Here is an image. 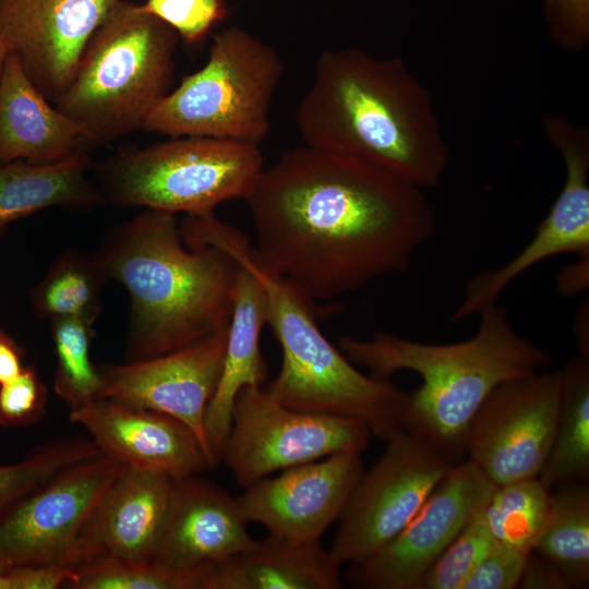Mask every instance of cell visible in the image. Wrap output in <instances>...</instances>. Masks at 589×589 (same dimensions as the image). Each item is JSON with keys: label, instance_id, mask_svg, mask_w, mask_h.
<instances>
[{"label": "cell", "instance_id": "cell-1", "mask_svg": "<svg viewBox=\"0 0 589 589\" xmlns=\"http://www.w3.org/2000/svg\"><path fill=\"white\" fill-rule=\"evenodd\" d=\"M245 201L257 259L310 301L404 272L436 229L423 189L309 145L264 169Z\"/></svg>", "mask_w": 589, "mask_h": 589}, {"label": "cell", "instance_id": "cell-2", "mask_svg": "<svg viewBox=\"0 0 589 589\" xmlns=\"http://www.w3.org/2000/svg\"><path fill=\"white\" fill-rule=\"evenodd\" d=\"M305 145L349 155L421 188L449 161L428 88L400 58L346 47L324 51L297 117Z\"/></svg>", "mask_w": 589, "mask_h": 589}, {"label": "cell", "instance_id": "cell-3", "mask_svg": "<svg viewBox=\"0 0 589 589\" xmlns=\"http://www.w3.org/2000/svg\"><path fill=\"white\" fill-rule=\"evenodd\" d=\"M130 296L127 362L193 345L229 324L238 261L184 243L176 214L145 208L113 226L95 252Z\"/></svg>", "mask_w": 589, "mask_h": 589}, {"label": "cell", "instance_id": "cell-4", "mask_svg": "<svg viewBox=\"0 0 589 589\" xmlns=\"http://www.w3.org/2000/svg\"><path fill=\"white\" fill-rule=\"evenodd\" d=\"M476 334L453 344H425L378 332L371 339L342 336L339 350L381 381L401 370L422 385L408 394L407 429L423 433L461 460L469 424L498 385L548 370L551 353L518 334L494 303L479 313Z\"/></svg>", "mask_w": 589, "mask_h": 589}, {"label": "cell", "instance_id": "cell-5", "mask_svg": "<svg viewBox=\"0 0 589 589\" xmlns=\"http://www.w3.org/2000/svg\"><path fill=\"white\" fill-rule=\"evenodd\" d=\"M178 39L141 4L120 0L94 33L55 107L94 145L143 129L170 92Z\"/></svg>", "mask_w": 589, "mask_h": 589}, {"label": "cell", "instance_id": "cell-6", "mask_svg": "<svg viewBox=\"0 0 589 589\" xmlns=\"http://www.w3.org/2000/svg\"><path fill=\"white\" fill-rule=\"evenodd\" d=\"M254 259L267 296V324L283 350L281 370L265 388L269 396L293 410L361 420L384 441L407 429L408 394L356 369L322 334L310 300L255 253Z\"/></svg>", "mask_w": 589, "mask_h": 589}, {"label": "cell", "instance_id": "cell-7", "mask_svg": "<svg viewBox=\"0 0 589 589\" xmlns=\"http://www.w3.org/2000/svg\"><path fill=\"white\" fill-rule=\"evenodd\" d=\"M263 170L260 145L207 136L172 137L95 166L109 203L194 216L214 214L225 201L247 200Z\"/></svg>", "mask_w": 589, "mask_h": 589}, {"label": "cell", "instance_id": "cell-8", "mask_svg": "<svg viewBox=\"0 0 589 589\" xmlns=\"http://www.w3.org/2000/svg\"><path fill=\"white\" fill-rule=\"evenodd\" d=\"M281 76L283 62L273 47L229 26L214 36L204 67L166 95L143 130L260 145L271 131V105Z\"/></svg>", "mask_w": 589, "mask_h": 589}, {"label": "cell", "instance_id": "cell-9", "mask_svg": "<svg viewBox=\"0 0 589 589\" xmlns=\"http://www.w3.org/2000/svg\"><path fill=\"white\" fill-rule=\"evenodd\" d=\"M373 436L361 420L287 408L260 386L236 396L219 462L243 489L294 466L338 453L364 452Z\"/></svg>", "mask_w": 589, "mask_h": 589}, {"label": "cell", "instance_id": "cell-10", "mask_svg": "<svg viewBox=\"0 0 589 589\" xmlns=\"http://www.w3.org/2000/svg\"><path fill=\"white\" fill-rule=\"evenodd\" d=\"M381 458L362 472L341 516L330 552L342 565L360 561L394 538L458 461L411 429L386 440Z\"/></svg>", "mask_w": 589, "mask_h": 589}, {"label": "cell", "instance_id": "cell-11", "mask_svg": "<svg viewBox=\"0 0 589 589\" xmlns=\"http://www.w3.org/2000/svg\"><path fill=\"white\" fill-rule=\"evenodd\" d=\"M127 465L104 454L75 462L0 514V565H77L83 527Z\"/></svg>", "mask_w": 589, "mask_h": 589}, {"label": "cell", "instance_id": "cell-12", "mask_svg": "<svg viewBox=\"0 0 589 589\" xmlns=\"http://www.w3.org/2000/svg\"><path fill=\"white\" fill-rule=\"evenodd\" d=\"M560 397V370L498 385L469 424L468 459L496 485L539 477L552 446Z\"/></svg>", "mask_w": 589, "mask_h": 589}, {"label": "cell", "instance_id": "cell-13", "mask_svg": "<svg viewBox=\"0 0 589 589\" xmlns=\"http://www.w3.org/2000/svg\"><path fill=\"white\" fill-rule=\"evenodd\" d=\"M495 488L469 459L456 462L400 532L364 558L349 563L348 584L359 589H418Z\"/></svg>", "mask_w": 589, "mask_h": 589}, {"label": "cell", "instance_id": "cell-14", "mask_svg": "<svg viewBox=\"0 0 589 589\" xmlns=\"http://www.w3.org/2000/svg\"><path fill=\"white\" fill-rule=\"evenodd\" d=\"M542 131L563 159L564 185L532 239L512 260L469 279L450 323L496 303L510 283L549 257L564 253L589 256V129L548 113L542 118Z\"/></svg>", "mask_w": 589, "mask_h": 589}, {"label": "cell", "instance_id": "cell-15", "mask_svg": "<svg viewBox=\"0 0 589 589\" xmlns=\"http://www.w3.org/2000/svg\"><path fill=\"white\" fill-rule=\"evenodd\" d=\"M193 235L197 243L220 248L238 261L223 370L204 416L206 445L217 465L236 396L245 386L262 387L267 380L268 368L260 348L268 317L267 296L255 271L254 250L238 229L211 216L196 223Z\"/></svg>", "mask_w": 589, "mask_h": 589}, {"label": "cell", "instance_id": "cell-16", "mask_svg": "<svg viewBox=\"0 0 589 589\" xmlns=\"http://www.w3.org/2000/svg\"><path fill=\"white\" fill-rule=\"evenodd\" d=\"M227 330L228 325L163 356L98 366L101 397L182 421L194 432L215 467L205 441L204 416L220 378Z\"/></svg>", "mask_w": 589, "mask_h": 589}, {"label": "cell", "instance_id": "cell-17", "mask_svg": "<svg viewBox=\"0 0 589 589\" xmlns=\"http://www.w3.org/2000/svg\"><path fill=\"white\" fill-rule=\"evenodd\" d=\"M119 1L0 0V35L33 84L53 104Z\"/></svg>", "mask_w": 589, "mask_h": 589}, {"label": "cell", "instance_id": "cell-18", "mask_svg": "<svg viewBox=\"0 0 589 589\" xmlns=\"http://www.w3.org/2000/svg\"><path fill=\"white\" fill-rule=\"evenodd\" d=\"M359 453H338L266 477L237 497L248 522L293 541H320L341 516L361 474Z\"/></svg>", "mask_w": 589, "mask_h": 589}, {"label": "cell", "instance_id": "cell-19", "mask_svg": "<svg viewBox=\"0 0 589 589\" xmlns=\"http://www.w3.org/2000/svg\"><path fill=\"white\" fill-rule=\"evenodd\" d=\"M101 454L127 466L165 473L173 479L213 468L194 432L169 414L98 398L70 410Z\"/></svg>", "mask_w": 589, "mask_h": 589}, {"label": "cell", "instance_id": "cell-20", "mask_svg": "<svg viewBox=\"0 0 589 589\" xmlns=\"http://www.w3.org/2000/svg\"><path fill=\"white\" fill-rule=\"evenodd\" d=\"M173 478L127 466L87 518L77 544V565L97 560L152 562L165 522Z\"/></svg>", "mask_w": 589, "mask_h": 589}, {"label": "cell", "instance_id": "cell-21", "mask_svg": "<svg viewBox=\"0 0 589 589\" xmlns=\"http://www.w3.org/2000/svg\"><path fill=\"white\" fill-rule=\"evenodd\" d=\"M237 498L195 476L173 479L152 562L170 569L218 564L253 541Z\"/></svg>", "mask_w": 589, "mask_h": 589}, {"label": "cell", "instance_id": "cell-22", "mask_svg": "<svg viewBox=\"0 0 589 589\" xmlns=\"http://www.w3.org/2000/svg\"><path fill=\"white\" fill-rule=\"evenodd\" d=\"M92 146L87 133L38 91L9 52L0 81V165L53 164Z\"/></svg>", "mask_w": 589, "mask_h": 589}, {"label": "cell", "instance_id": "cell-23", "mask_svg": "<svg viewBox=\"0 0 589 589\" xmlns=\"http://www.w3.org/2000/svg\"><path fill=\"white\" fill-rule=\"evenodd\" d=\"M340 566L321 541L268 533L215 564L209 589H341Z\"/></svg>", "mask_w": 589, "mask_h": 589}, {"label": "cell", "instance_id": "cell-24", "mask_svg": "<svg viewBox=\"0 0 589 589\" xmlns=\"http://www.w3.org/2000/svg\"><path fill=\"white\" fill-rule=\"evenodd\" d=\"M92 166L88 152L53 164L0 165V239L12 223L41 209L100 204L101 192L89 178Z\"/></svg>", "mask_w": 589, "mask_h": 589}, {"label": "cell", "instance_id": "cell-25", "mask_svg": "<svg viewBox=\"0 0 589 589\" xmlns=\"http://www.w3.org/2000/svg\"><path fill=\"white\" fill-rule=\"evenodd\" d=\"M561 397L552 446L539 478L551 489L589 482V358L560 369Z\"/></svg>", "mask_w": 589, "mask_h": 589}, {"label": "cell", "instance_id": "cell-26", "mask_svg": "<svg viewBox=\"0 0 589 589\" xmlns=\"http://www.w3.org/2000/svg\"><path fill=\"white\" fill-rule=\"evenodd\" d=\"M552 563L569 589L589 586V484L551 488L546 517L532 550Z\"/></svg>", "mask_w": 589, "mask_h": 589}, {"label": "cell", "instance_id": "cell-27", "mask_svg": "<svg viewBox=\"0 0 589 589\" xmlns=\"http://www.w3.org/2000/svg\"><path fill=\"white\" fill-rule=\"evenodd\" d=\"M107 280L95 253L64 252L29 291L31 306L40 318H73L94 324L101 312Z\"/></svg>", "mask_w": 589, "mask_h": 589}, {"label": "cell", "instance_id": "cell-28", "mask_svg": "<svg viewBox=\"0 0 589 589\" xmlns=\"http://www.w3.org/2000/svg\"><path fill=\"white\" fill-rule=\"evenodd\" d=\"M550 491L539 477L496 485L483 508L496 544L530 553L546 517Z\"/></svg>", "mask_w": 589, "mask_h": 589}, {"label": "cell", "instance_id": "cell-29", "mask_svg": "<svg viewBox=\"0 0 589 589\" xmlns=\"http://www.w3.org/2000/svg\"><path fill=\"white\" fill-rule=\"evenodd\" d=\"M93 325L73 318L50 321L57 358L53 389L70 410L101 398L103 378L89 354Z\"/></svg>", "mask_w": 589, "mask_h": 589}, {"label": "cell", "instance_id": "cell-30", "mask_svg": "<svg viewBox=\"0 0 589 589\" xmlns=\"http://www.w3.org/2000/svg\"><path fill=\"white\" fill-rule=\"evenodd\" d=\"M215 564L170 569L153 562L125 564L97 560L75 567L71 589H209Z\"/></svg>", "mask_w": 589, "mask_h": 589}, {"label": "cell", "instance_id": "cell-31", "mask_svg": "<svg viewBox=\"0 0 589 589\" xmlns=\"http://www.w3.org/2000/svg\"><path fill=\"white\" fill-rule=\"evenodd\" d=\"M98 454L92 438L67 437L36 448L22 461L0 466V514L64 468Z\"/></svg>", "mask_w": 589, "mask_h": 589}, {"label": "cell", "instance_id": "cell-32", "mask_svg": "<svg viewBox=\"0 0 589 589\" xmlns=\"http://www.w3.org/2000/svg\"><path fill=\"white\" fill-rule=\"evenodd\" d=\"M483 508L444 550L426 572L418 589H462L472 570L496 545Z\"/></svg>", "mask_w": 589, "mask_h": 589}, {"label": "cell", "instance_id": "cell-33", "mask_svg": "<svg viewBox=\"0 0 589 589\" xmlns=\"http://www.w3.org/2000/svg\"><path fill=\"white\" fill-rule=\"evenodd\" d=\"M141 8L169 25L188 44H196L223 21L225 0H146Z\"/></svg>", "mask_w": 589, "mask_h": 589}, {"label": "cell", "instance_id": "cell-34", "mask_svg": "<svg viewBox=\"0 0 589 589\" xmlns=\"http://www.w3.org/2000/svg\"><path fill=\"white\" fill-rule=\"evenodd\" d=\"M47 388L33 365L0 385V426L21 428L39 421L46 412Z\"/></svg>", "mask_w": 589, "mask_h": 589}, {"label": "cell", "instance_id": "cell-35", "mask_svg": "<svg viewBox=\"0 0 589 589\" xmlns=\"http://www.w3.org/2000/svg\"><path fill=\"white\" fill-rule=\"evenodd\" d=\"M552 40L569 52H580L589 44V0H542Z\"/></svg>", "mask_w": 589, "mask_h": 589}, {"label": "cell", "instance_id": "cell-36", "mask_svg": "<svg viewBox=\"0 0 589 589\" xmlns=\"http://www.w3.org/2000/svg\"><path fill=\"white\" fill-rule=\"evenodd\" d=\"M528 554L496 544L472 570L462 589L517 588Z\"/></svg>", "mask_w": 589, "mask_h": 589}, {"label": "cell", "instance_id": "cell-37", "mask_svg": "<svg viewBox=\"0 0 589 589\" xmlns=\"http://www.w3.org/2000/svg\"><path fill=\"white\" fill-rule=\"evenodd\" d=\"M517 588L569 589L562 573L533 551L527 556Z\"/></svg>", "mask_w": 589, "mask_h": 589}, {"label": "cell", "instance_id": "cell-38", "mask_svg": "<svg viewBox=\"0 0 589 589\" xmlns=\"http://www.w3.org/2000/svg\"><path fill=\"white\" fill-rule=\"evenodd\" d=\"M25 351L22 346L0 327V385L15 378L24 369Z\"/></svg>", "mask_w": 589, "mask_h": 589}, {"label": "cell", "instance_id": "cell-39", "mask_svg": "<svg viewBox=\"0 0 589 589\" xmlns=\"http://www.w3.org/2000/svg\"><path fill=\"white\" fill-rule=\"evenodd\" d=\"M589 276V256L579 257L577 263L568 265L557 276V289L562 294L570 296L587 289Z\"/></svg>", "mask_w": 589, "mask_h": 589}, {"label": "cell", "instance_id": "cell-40", "mask_svg": "<svg viewBox=\"0 0 589 589\" xmlns=\"http://www.w3.org/2000/svg\"><path fill=\"white\" fill-rule=\"evenodd\" d=\"M588 303L586 302L578 310L575 320V338L578 346V354L589 358V330H588Z\"/></svg>", "mask_w": 589, "mask_h": 589}, {"label": "cell", "instance_id": "cell-41", "mask_svg": "<svg viewBox=\"0 0 589 589\" xmlns=\"http://www.w3.org/2000/svg\"><path fill=\"white\" fill-rule=\"evenodd\" d=\"M0 589H13V580L9 566L0 565Z\"/></svg>", "mask_w": 589, "mask_h": 589}, {"label": "cell", "instance_id": "cell-42", "mask_svg": "<svg viewBox=\"0 0 589 589\" xmlns=\"http://www.w3.org/2000/svg\"><path fill=\"white\" fill-rule=\"evenodd\" d=\"M8 55H9L8 48L0 35V81L3 74L4 64H5Z\"/></svg>", "mask_w": 589, "mask_h": 589}]
</instances>
